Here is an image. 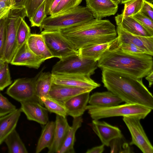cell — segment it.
<instances>
[{
  "instance_id": "6da1fadb",
  "label": "cell",
  "mask_w": 153,
  "mask_h": 153,
  "mask_svg": "<svg viewBox=\"0 0 153 153\" xmlns=\"http://www.w3.org/2000/svg\"><path fill=\"white\" fill-rule=\"evenodd\" d=\"M104 86L126 103L137 104L153 109V96L139 78L110 70L102 69Z\"/></svg>"
},
{
  "instance_id": "7a4b0ae2",
  "label": "cell",
  "mask_w": 153,
  "mask_h": 153,
  "mask_svg": "<svg viewBox=\"0 0 153 153\" xmlns=\"http://www.w3.org/2000/svg\"><path fill=\"white\" fill-rule=\"evenodd\" d=\"M117 46L104 53L97 62V67L139 78L145 77L153 70L152 56L124 52Z\"/></svg>"
},
{
  "instance_id": "3957f363",
  "label": "cell",
  "mask_w": 153,
  "mask_h": 153,
  "mask_svg": "<svg viewBox=\"0 0 153 153\" xmlns=\"http://www.w3.org/2000/svg\"><path fill=\"white\" fill-rule=\"evenodd\" d=\"M59 30L77 50L88 45L110 42L117 36L115 26L108 20L94 19Z\"/></svg>"
},
{
  "instance_id": "277c9868",
  "label": "cell",
  "mask_w": 153,
  "mask_h": 153,
  "mask_svg": "<svg viewBox=\"0 0 153 153\" xmlns=\"http://www.w3.org/2000/svg\"><path fill=\"white\" fill-rule=\"evenodd\" d=\"M94 18L86 7L81 6L46 17L39 27L41 31L58 30L88 22Z\"/></svg>"
},
{
  "instance_id": "5b68a950",
  "label": "cell",
  "mask_w": 153,
  "mask_h": 153,
  "mask_svg": "<svg viewBox=\"0 0 153 153\" xmlns=\"http://www.w3.org/2000/svg\"><path fill=\"white\" fill-rule=\"evenodd\" d=\"M153 109L137 104L125 103L110 107L87 105L86 110L93 120L109 117L131 116L140 120L144 119Z\"/></svg>"
},
{
  "instance_id": "8992f818",
  "label": "cell",
  "mask_w": 153,
  "mask_h": 153,
  "mask_svg": "<svg viewBox=\"0 0 153 153\" xmlns=\"http://www.w3.org/2000/svg\"><path fill=\"white\" fill-rule=\"evenodd\" d=\"M97 62L83 57L78 53L60 59L53 66L52 74L83 75L90 76L97 68Z\"/></svg>"
},
{
  "instance_id": "52a82bcc",
  "label": "cell",
  "mask_w": 153,
  "mask_h": 153,
  "mask_svg": "<svg viewBox=\"0 0 153 153\" xmlns=\"http://www.w3.org/2000/svg\"><path fill=\"white\" fill-rule=\"evenodd\" d=\"M27 16L25 8L12 7L5 18L6 43L4 60L10 63L17 48L16 35L20 22Z\"/></svg>"
},
{
  "instance_id": "ba28073f",
  "label": "cell",
  "mask_w": 153,
  "mask_h": 153,
  "mask_svg": "<svg viewBox=\"0 0 153 153\" xmlns=\"http://www.w3.org/2000/svg\"><path fill=\"white\" fill-rule=\"evenodd\" d=\"M40 34L53 57L60 59L78 53V51L62 35L59 30H42Z\"/></svg>"
},
{
  "instance_id": "9c48e42d",
  "label": "cell",
  "mask_w": 153,
  "mask_h": 153,
  "mask_svg": "<svg viewBox=\"0 0 153 153\" xmlns=\"http://www.w3.org/2000/svg\"><path fill=\"white\" fill-rule=\"evenodd\" d=\"M38 75L39 74L33 78L16 79L7 88L6 94L20 102L33 100L37 101L42 105L35 92L36 82Z\"/></svg>"
},
{
  "instance_id": "30bf717a",
  "label": "cell",
  "mask_w": 153,
  "mask_h": 153,
  "mask_svg": "<svg viewBox=\"0 0 153 153\" xmlns=\"http://www.w3.org/2000/svg\"><path fill=\"white\" fill-rule=\"evenodd\" d=\"M140 119L133 117H124L123 120L131 137L130 145L137 146L143 153H153V147L140 123Z\"/></svg>"
},
{
  "instance_id": "8fae6325",
  "label": "cell",
  "mask_w": 153,
  "mask_h": 153,
  "mask_svg": "<svg viewBox=\"0 0 153 153\" xmlns=\"http://www.w3.org/2000/svg\"><path fill=\"white\" fill-rule=\"evenodd\" d=\"M53 82L54 84L70 86L90 88L93 89L100 85L95 82L89 76L71 74H52Z\"/></svg>"
},
{
  "instance_id": "7c38bea8",
  "label": "cell",
  "mask_w": 153,
  "mask_h": 153,
  "mask_svg": "<svg viewBox=\"0 0 153 153\" xmlns=\"http://www.w3.org/2000/svg\"><path fill=\"white\" fill-rule=\"evenodd\" d=\"M20 109L27 119L45 125L48 121V111L39 102L33 100L20 102Z\"/></svg>"
},
{
  "instance_id": "4fadbf2b",
  "label": "cell",
  "mask_w": 153,
  "mask_h": 153,
  "mask_svg": "<svg viewBox=\"0 0 153 153\" xmlns=\"http://www.w3.org/2000/svg\"><path fill=\"white\" fill-rule=\"evenodd\" d=\"M116 30L119 42L134 45L145 51L148 54L153 56V36L145 37L134 35L118 26Z\"/></svg>"
},
{
  "instance_id": "5bb4252c",
  "label": "cell",
  "mask_w": 153,
  "mask_h": 153,
  "mask_svg": "<svg viewBox=\"0 0 153 153\" xmlns=\"http://www.w3.org/2000/svg\"><path fill=\"white\" fill-rule=\"evenodd\" d=\"M27 42L18 49L10 63L38 69L45 60L33 53L29 48Z\"/></svg>"
},
{
  "instance_id": "9a60e30c",
  "label": "cell",
  "mask_w": 153,
  "mask_h": 153,
  "mask_svg": "<svg viewBox=\"0 0 153 153\" xmlns=\"http://www.w3.org/2000/svg\"><path fill=\"white\" fill-rule=\"evenodd\" d=\"M91 125L93 130L99 137L102 144L107 146H109L111 141L113 139L123 136L119 128L104 121L93 120Z\"/></svg>"
},
{
  "instance_id": "2e32d148",
  "label": "cell",
  "mask_w": 153,
  "mask_h": 153,
  "mask_svg": "<svg viewBox=\"0 0 153 153\" xmlns=\"http://www.w3.org/2000/svg\"><path fill=\"white\" fill-rule=\"evenodd\" d=\"M86 7L98 19L114 15L118 10V5L111 0H86Z\"/></svg>"
},
{
  "instance_id": "e0dca14e",
  "label": "cell",
  "mask_w": 153,
  "mask_h": 153,
  "mask_svg": "<svg viewBox=\"0 0 153 153\" xmlns=\"http://www.w3.org/2000/svg\"><path fill=\"white\" fill-rule=\"evenodd\" d=\"M93 90L90 88L77 87L52 82L48 97L63 105L65 101L71 98L82 93L90 92Z\"/></svg>"
},
{
  "instance_id": "ac0fdd59",
  "label": "cell",
  "mask_w": 153,
  "mask_h": 153,
  "mask_svg": "<svg viewBox=\"0 0 153 153\" xmlns=\"http://www.w3.org/2000/svg\"><path fill=\"white\" fill-rule=\"evenodd\" d=\"M90 92L82 93L68 99L63 105L67 115L74 117L81 116L86 110Z\"/></svg>"
},
{
  "instance_id": "d6986e66",
  "label": "cell",
  "mask_w": 153,
  "mask_h": 153,
  "mask_svg": "<svg viewBox=\"0 0 153 153\" xmlns=\"http://www.w3.org/2000/svg\"><path fill=\"white\" fill-rule=\"evenodd\" d=\"M52 143L48 148V153H57L61 147L70 126L66 117L56 115Z\"/></svg>"
},
{
  "instance_id": "ffe728a7",
  "label": "cell",
  "mask_w": 153,
  "mask_h": 153,
  "mask_svg": "<svg viewBox=\"0 0 153 153\" xmlns=\"http://www.w3.org/2000/svg\"><path fill=\"white\" fill-rule=\"evenodd\" d=\"M118 40L117 36L115 39L108 42L86 46L78 50V53L83 57L97 62L106 51L117 45Z\"/></svg>"
},
{
  "instance_id": "44dd1931",
  "label": "cell",
  "mask_w": 153,
  "mask_h": 153,
  "mask_svg": "<svg viewBox=\"0 0 153 153\" xmlns=\"http://www.w3.org/2000/svg\"><path fill=\"white\" fill-rule=\"evenodd\" d=\"M27 43L31 51L40 58L45 60L53 57L41 34H30Z\"/></svg>"
},
{
  "instance_id": "7402d4cb",
  "label": "cell",
  "mask_w": 153,
  "mask_h": 153,
  "mask_svg": "<svg viewBox=\"0 0 153 153\" xmlns=\"http://www.w3.org/2000/svg\"><path fill=\"white\" fill-rule=\"evenodd\" d=\"M117 26L135 35L145 37L153 36L151 33L142 25L137 20L130 16L122 19L115 18Z\"/></svg>"
},
{
  "instance_id": "603a6c76",
  "label": "cell",
  "mask_w": 153,
  "mask_h": 153,
  "mask_svg": "<svg viewBox=\"0 0 153 153\" xmlns=\"http://www.w3.org/2000/svg\"><path fill=\"white\" fill-rule=\"evenodd\" d=\"M22 111L16 109L13 111L0 117V145L15 129Z\"/></svg>"
},
{
  "instance_id": "cb8c5ba5",
  "label": "cell",
  "mask_w": 153,
  "mask_h": 153,
  "mask_svg": "<svg viewBox=\"0 0 153 153\" xmlns=\"http://www.w3.org/2000/svg\"><path fill=\"white\" fill-rule=\"evenodd\" d=\"M123 100L109 91L96 92L90 96L88 103L89 105L102 107H110L117 105Z\"/></svg>"
},
{
  "instance_id": "d4e9b609",
  "label": "cell",
  "mask_w": 153,
  "mask_h": 153,
  "mask_svg": "<svg viewBox=\"0 0 153 153\" xmlns=\"http://www.w3.org/2000/svg\"><path fill=\"white\" fill-rule=\"evenodd\" d=\"M83 122L81 116L73 118L72 124L68 131L65 140L57 153H74L75 134Z\"/></svg>"
},
{
  "instance_id": "484cf974",
  "label": "cell",
  "mask_w": 153,
  "mask_h": 153,
  "mask_svg": "<svg viewBox=\"0 0 153 153\" xmlns=\"http://www.w3.org/2000/svg\"><path fill=\"white\" fill-rule=\"evenodd\" d=\"M52 82L51 73L45 72L39 74L36 82L35 92L41 103L40 99L42 97H48Z\"/></svg>"
},
{
  "instance_id": "4316f807",
  "label": "cell",
  "mask_w": 153,
  "mask_h": 153,
  "mask_svg": "<svg viewBox=\"0 0 153 153\" xmlns=\"http://www.w3.org/2000/svg\"><path fill=\"white\" fill-rule=\"evenodd\" d=\"M55 125V121H48L45 125L37 143L36 153H39L51 146L53 138Z\"/></svg>"
},
{
  "instance_id": "83f0119b",
  "label": "cell",
  "mask_w": 153,
  "mask_h": 153,
  "mask_svg": "<svg viewBox=\"0 0 153 153\" xmlns=\"http://www.w3.org/2000/svg\"><path fill=\"white\" fill-rule=\"evenodd\" d=\"M4 142L6 144L10 153H27L24 144L16 129L5 138Z\"/></svg>"
},
{
  "instance_id": "f1b7e54d",
  "label": "cell",
  "mask_w": 153,
  "mask_h": 153,
  "mask_svg": "<svg viewBox=\"0 0 153 153\" xmlns=\"http://www.w3.org/2000/svg\"><path fill=\"white\" fill-rule=\"evenodd\" d=\"M40 100L48 111L66 117L67 115L66 110L62 104L49 97H42Z\"/></svg>"
},
{
  "instance_id": "f546056e",
  "label": "cell",
  "mask_w": 153,
  "mask_h": 153,
  "mask_svg": "<svg viewBox=\"0 0 153 153\" xmlns=\"http://www.w3.org/2000/svg\"><path fill=\"white\" fill-rule=\"evenodd\" d=\"M145 0H130L124 4L121 14L117 15L115 18L122 19L132 16L139 12Z\"/></svg>"
},
{
  "instance_id": "4dcf8cb0",
  "label": "cell",
  "mask_w": 153,
  "mask_h": 153,
  "mask_svg": "<svg viewBox=\"0 0 153 153\" xmlns=\"http://www.w3.org/2000/svg\"><path fill=\"white\" fill-rule=\"evenodd\" d=\"M130 145L123 136L112 140L109 146L111 149V153H131L132 151Z\"/></svg>"
},
{
  "instance_id": "1f68e13d",
  "label": "cell",
  "mask_w": 153,
  "mask_h": 153,
  "mask_svg": "<svg viewBox=\"0 0 153 153\" xmlns=\"http://www.w3.org/2000/svg\"><path fill=\"white\" fill-rule=\"evenodd\" d=\"M30 29L24 19L21 21L18 27L16 35L18 48L27 42L30 34Z\"/></svg>"
},
{
  "instance_id": "d6a6232c",
  "label": "cell",
  "mask_w": 153,
  "mask_h": 153,
  "mask_svg": "<svg viewBox=\"0 0 153 153\" xmlns=\"http://www.w3.org/2000/svg\"><path fill=\"white\" fill-rule=\"evenodd\" d=\"M82 0H61L51 15L59 14L76 7Z\"/></svg>"
},
{
  "instance_id": "836d02e7",
  "label": "cell",
  "mask_w": 153,
  "mask_h": 153,
  "mask_svg": "<svg viewBox=\"0 0 153 153\" xmlns=\"http://www.w3.org/2000/svg\"><path fill=\"white\" fill-rule=\"evenodd\" d=\"M47 16L45 12V3L44 1L38 8L33 16L29 19L31 27H39Z\"/></svg>"
},
{
  "instance_id": "e575fe53",
  "label": "cell",
  "mask_w": 153,
  "mask_h": 153,
  "mask_svg": "<svg viewBox=\"0 0 153 153\" xmlns=\"http://www.w3.org/2000/svg\"><path fill=\"white\" fill-rule=\"evenodd\" d=\"M12 82L8 63L6 62L4 66L0 70V91H3L11 85Z\"/></svg>"
},
{
  "instance_id": "d590c367",
  "label": "cell",
  "mask_w": 153,
  "mask_h": 153,
  "mask_svg": "<svg viewBox=\"0 0 153 153\" xmlns=\"http://www.w3.org/2000/svg\"><path fill=\"white\" fill-rule=\"evenodd\" d=\"M16 109V106L0 92V117L11 113Z\"/></svg>"
},
{
  "instance_id": "8d00e7d4",
  "label": "cell",
  "mask_w": 153,
  "mask_h": 153,
  "mask_svg": "<svg viewBox=\"0 0 153 153\" xmlns=\"http://www.w3.org/2000/svg\"><path fill=\"white\" fill-rule=\"evenodd\" d=\"M5 16L0 19V60H3L6 43V33L5 25Z\"/></svg>"
},
{
  "instance_id": "74e56055",
  "label": "cell",
  "mask_w": 153,
  "mask_h": 153,
  "mask_svg": "<svg viewBox=\"0 0 153 153\" xmlns=\"http://www.w3.org/2000/svg\"><path fill=\"white\" fill-rule=\"evenodd\" d=\"M117 47L120 50L124 52L131 53L148 54L143 50L131 43L120 42L118 41Z\"/></svg>"
},
{
  "instance_id": "f35d334b",
  "label": "cell",
  "mask_w": 153,
  "mask_h": 153,
  "mask_svg": "<svg viewBox=\"0 0 153 153\" xmlns=\"http://www.w3.org/2000/svg\"><path fill=\"white\" fill-rule=\"evenodd\" d=\"M45 0H26L25 8L27 16L29 19L31 18L34 13Z\"/></svg>"
},
{
  "instance_id": "ab89813d",
  "label": "cell",
  "mask_w": 153,
  "mask_h": 153,
  "mask_svg": "<svg viewBox=\"0 0 153 153\" xmlns=\"http://www.w3.org/2000/svg\"><path fill=\"white\" fill-rule=\"evenodd\" d=\"M131 16L149 31L153 33V20L140 12Z\"/></svg>"
},
{
  "instance_id": "60d3db41",
  "label": "cell",
  "mask_w": 153,
  "mask_h": 153,
  "mask_svg": "<svg viewBox=\"0 0 153 153\" xmlns=\"http://www.w3.org/2000/svg\"><path fill=\"white\" fill-rule=\"evenodd\" d=\"M142 14L153 20V4L144 0L140 12Z\"/></svg>"
},
{
  "instance_id": "b9f144b4",
  "label": "cell",
  "mask_w": 153,
  "mask_h": 153,
  "mask_svg": "<svg viewBox=\"0 0 153 153\" xmlns=\"http://www.w3.org/2000/svg\"><path fill=\"white\" fill-rule=\"evenodd\" d=\"M61 0H45V12L47 16L51 15Z\"/></svg>"
},
{
  "instance_id": "7bdbcfd3",
  "label": "cell",
  "mask_w": 153,
  "mask_h": 153,
  "mask_svg": "<svg viewBox=\"0 0 153 153\" xmlns=\"http://www.w3.org/2000/svg\"><path fill=\"white\" fill-rule=\"evenodd\" d=\"M12 8L6 2L0 1V19L5 17Z\"/></svg>"
},
{
  "instance_id": "ee69618b",
  "label": "cell",
  "mask_w": 153,
  "mask_h": 153,
  "mask_svg": "<svg viewBox=\"0 0 153 153\" xmlns=\"http://www.w3.org/2000/svg\"><path fill=\"white\" fill-rule=\"evenodd\" d=\"M105 145H102L93 147L88 149L86 152V153H102L104 150Z\"/></svg>"
},
{
  "instance_id": "f6af8a7d",
  "label": "cell",
  "mask_w": 153,
  "mask_h": 153,
  "mask_svg": "<svg viewBox=\"0 0 153 153\" xmlns=\"http://www.w3.org/2000/svg\"><path fill=\"white\" fill-rule=\"evenodd\" d=\"M14 3V7L24 8L26 0H13Z\"/></svg>"
},
{
  "instance_id": "bcb514c9",
  "label": "cell",
  "mask_w": 153,
  "mask_h": 153,
  "mask_svg": "<svg viewBox=\"0 0 153 153\" xmlns=\"http://www.w3.org/2000/svg\"><path fill=\"white\" fill-rule=\"evenodd\" d=\"M145 79L149 83V87H151L153 84V70L146 76Z\"/></svg>"
},
{
  "instance_id": "7dc6e473",
  "label": "cell",
  "mask_w": 153,
  "mask_h": 153,
  "mask_svg": "<svg viewBox=\"0 0 153 153\" xmlns=\"http://www.w3.org/2000/svg\"><path fill=\"white\" fill-rule=\"evenodd\" d=\"M0 1L6 2L12 7H14V3L13 0H0Z\"/></svg>"
},
{
  "instance_id": "c3c4849f",
  "label": "cell",
  "mask_w": 153,
  "mask_h": 153,
  "mask_svg": "<svg viewBox=\"0 0 153 153\" xmlns=\"http://www.w3.org/2000/svg\"><path fill=\"white\" fill-rule=\"evenodd\" d=\"M130 0H122L121 3L124 4L125 3ZM145 1L148 2L152 4H153V0H145Z\"/></svg>"
},
{
  "instance_id": "681fc988",
  "label": "cell",
  "mask_w": 153,
  "mask_h": 153,
  "mask_svg": "<svg viewBox=\"0 0 153 153\" xmlns=\"http://www.w3.org/2000/svg\"><path fill=\"white\" fill-rule=\"evenodd\" d=\"M5 62L3 60H0V70L5 65Z\"/></svg>"
},
{
  "instance_id": "f907efd6",
  "label": "cell",
  "mask_w": 153,
  "mask_h": 153,
  "mask_svg": "<svg viewBox=\"0 0 153 153\" xmlns=\"http://www.w3.org/2000/svg\"><path fill=\"white\" fill-rule=\"evenodd\" d=\"M114 3L117 4H118L121 3L122 0H111Z\"/></svg>"
}]
</instances>
